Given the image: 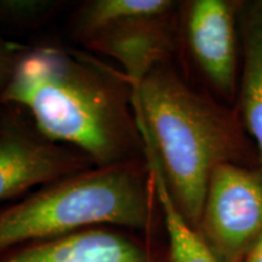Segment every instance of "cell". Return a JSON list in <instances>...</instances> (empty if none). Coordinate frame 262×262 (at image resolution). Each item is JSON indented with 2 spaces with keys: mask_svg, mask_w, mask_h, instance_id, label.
<instances>
[{
  "mask_svg": "<svg viewBox=\"0 0 262 262\" xmlns=\"http://www.w3.org/2000/svg\"><path fill=\"white\" fill-rule=\"evenodd\" d=\"M241 2L191 0L180 5V34L206 84L225 100L238 94Z\"/></svg>",
  "mask_w": 262,
  "mask_h": 262,
  "instance_id": "6",
  "label": "cell"
},
{
  "mask_svg": "<svg viewBox=\"0 0 262 262\" xmlns=\"http://www.w3.org/2000/svg\"><path fill=\"white\" fill-rule=\"evenodd\" d=\"M242 44L238 116L253 139L262 170V0L242 3L239 10Z\"/></svg>",
  "mask_w": 262,
  "mask_h": 262,
  "instance_id": "9",
  "label": "cell"
},
{
  "mask_svg": "<svg viewBox=\"0 0 262 262\" xmlns=\"http://www.w3.org/2000/svg\"><path fill=\"white\" fill-rule=\"evenodd\" d=\"M113 226H94L16 248L0 262H152L145 245Z\"/></svg>",
  "mask_w": 262,
  "mask_h": 262,
  "instance_id": "8",
  "label": "cell"
},
{
  "mask_svg": "<svg viewBox=\"0 0 262 262\" xmlns=\"http://www.w3.org/2000/svg\"><path fill=\"white\" fill-rule=\"evenodd\" d=\"M176 15H136L108 26L84 48L120 64L135 90L150 72L169 62L176 47Z\"/></svg>",
  "mask_w": 262,
  "mask_h": 262,
  "instance_id": "7",
  "label": "cell"
},
{
  "mask_svg": "<svg viewBox=\"0 0 262 262\" xmlns=\"http://www.w3.org/2000/svg\"><path fill=\"white\" fill-rule=\"evenodd\" d=\"M0 110V202L94 168L90 158L44 136L24 111Z\"/></svg>",
  "mask_w": 262,
  "mask_h": 262,
  "instance_id": "5",
  "label": "cell"
},
{
  "mask_svg": "<svg viewBox=\"0 0 262 262\" xmlns=\"http://www.w3.org/2000/svg\"><path fill=\"white\" fill-rule=\"evenodd\" d=\"M157 204L147 159L94 166L0 209V257L94 226L147 231Z\"/></svg>",
  "mask_w": 262,
  "mask_h": 262,
  "instance_id": "3",
  "label": "cell"
},
{
  "mask_svg": "<svg viewBox=\"0 0 262 262\" xmlns=\"http://www.w3.org/2000/svg\"><path fill=\"white\" fill-rule=\"evenodd\" d=\"M145 142L183 217L196 229L212 172L222 164L254 166L238 113L199 93L171 63L159 64L133 90Z\"/></svg>",
  "mask_w": 262,
  "mask_h": 262,
  "instance_id": "2",
  "label": "cell"
},
{
  "mask_svg": "<svg viewBox=\"0 0 262 262\" xmlns=\"http://www.w3.org/2000/svg\"><path fill=\"white\" fill-rule=\"evenodd\" d=\"M180 8L172 0H89L72 16V35L81 44L108 26L136 15L171 14Z\"/></svg>",
  "mask_w": 262,
  "mask_h": 262,
  "instance_id": "11",
  "label": "cell"
},
{
  "mask_svg": "<svg viewBox=\"0 0 262 262\" xmlns=\"http://www.w3.org/2000/svg\"><path fill=\"white\" fill-rule=\"evenodd\" d=\"M169 243V262H222L173 203L157 164L146 155Z\"/></svg>",
  "mask_w": 262,
  "mask_h": 262,
  "instance_id": "10",
  "label": "cell"
},
{
  "mask_svg": "<svg viewBox=\"0 0 262 262\" xmlns=\"http://www.w3.org/2000/svg\"><path fill=\"white\" fill-rule=\"evenodd\" d=\"M0 104L22 110L42 135L95 166L146 158L129 80L88 52L55 44L24 48Z\"/></svg>",
  "mask_w": 262,
  "mask_h": 262,
  "instance_id": "1",
  "label": "cell"
},
{
  "mask_svg": "<svg viewBox=\"0 0 262 262\" xmlns=\"http://www.w3.org/2000/svg\"><path fill=\"white\" fill-rule=\"evenodd\" d=\"M196 231L222 262H241L262 234V170L239 164L217 166Z\"/></svg>",
  "mask_w": 262,
  "mask_h": 262,
  "instance_id": "4",
  "label": "cell"
},
{
  "mask_svg": "<svg viewBox=\"0 0 262 262\" xmlns=\"http://www.w3.org/2000/svg\"><path fill=\"white\" fill-rule=\"evenodd\" d=\"M241 262H262V234L249 248Z\"/></svg>",
  "mask_w": 262,
  "mask_h": 262,
  "instance_id": "14",
  "label": "cell"
},
{
  "mask_svg": "<svg viewBox=\"0 0 262 262\" xmlns=\"http://www.w3.org/2000/svg\"><path fill=\"white\" fill-rule=\"evenodd\" d=\"M24 48L0 35V95L8 85Z\"/></svg>",
  "mask_w": 262,
  "mask_h": 262,
  "instance_id": "13",
  "label": "cell"
},
{
  "mask_svg": "<svg viewBox=\"0 0 262 262\" xmlns=\"http://www.w3.org/2000/svg\"><path fill=\"white\" fill-rule=\"evenodd\" d=\"M61 5L54 0H0V21L16 27H35L52 17Z\"/></svg>",
  "mask_w": 262,
  "mask_h": 262,
  "instance_id": "12",
  "label": "cell"
}]
</instances>
